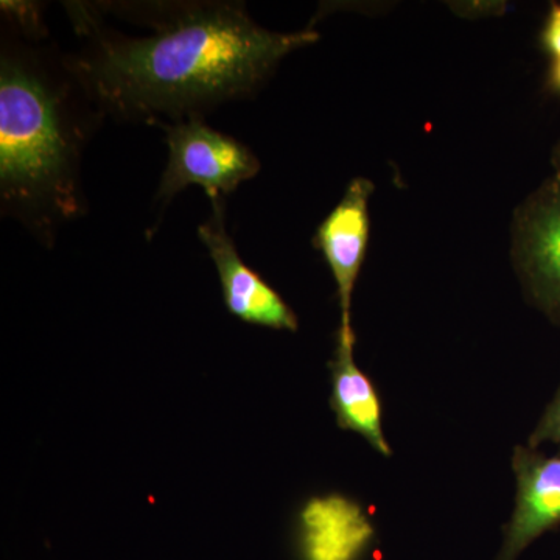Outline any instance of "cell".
<instances>
[{
  "instance_id": "obj_1",
  "label": "cell",
  "mask_w": 560,
  "mask_h": 560,
  "mask_svg": "<svg viewBox=\"0 0 560 560\" xmlns=\"http://www.w3.org/2000/svg\"><path fill=\"white\" fill-rule=\"evenodd\" d=\"M81 46L66 54L105 119L173 124L256 97L280 61L319 39L272 32L231 0L66 2Z\"/></svg>"
},
{
  "instance_id": "obj_2",
  "label": "cell",
  "mask_w": 560,
  "mask_h": 560,
  "mask_svg": "<svg viewBox=\"0 0 560 560\" xmlns=\"http://www.w3.org/2000/svg\"><path fill=\"white\" fill-rule=\"evenodd\" d=\"M103 120L49 33L2 22L0 210L44 248L86 215L84 150Z\"/></svg>"
},
{
  "instance_id": "obj_3",
  "label": "cell",
  "mask_w": 560,
  "mask_h": 560,
  "mask_svg": "<svg viewBox=\"0 0 560 560\" xmlns=\"http://www.w3.org/2000/svg\"><path fill=\"white\" fill-rule=\"evenodd\" d=\"M165 135L168 158L154 208L161 213L187 187L205 189L209 200L226 198L246 180L259 175L260 161L241 140L213 130L205 119L160 124Z\"/></svg>"
},
{
  "instance_id": "obj_4",
  "label": "cell",
  "mask_w": 560,
  "mask_h": 560,
  "mask_svg": "<svg viewBox=\"0 0 560 560\" xmlns=\"http://www.w3.org/2000/svg\"><path fill=\"white\" fill-rule=\"evenodd\" d=\"M511 253L530 302L560 327V179L555 175L515 210Z\"/></svg>"
},
{
  "instance_id": "obj_5",
  "label": "cell",
  "mask_w": 560,
  "mask_h": 560,
  "mask_svg": "<svg viewBox=\"0 0 560 560\" xmlns=\"http://www.w3.org/2000/svg\"><path fill=\"white\" fill-rule=\"evenodd\" d=\"M209 201L210 213L198 226V237L219 272L228 311L243 323L296 331L300 326L296 313L238 254L226 228V198Z\"/></svg>"
},
{
  "instance_id": "obj_6",
  "label": "cell",
  "mask_w": 560,
  "mask_h": 560,
  "mask_svg": "<svg viewBox=\"0 0 560 560\" xmlns=\"http://www.w3.org/2000/svg\"><path fill=\"white\" fill-rule=\"evenodd\" d=\"M512 469L517 480L515 510L504 526L497 560H517L534 540L560 526V456L517 445Z\"/></svg>"
},
{
  "instance_id": "obj_7",
  "label": "cell",
  "mask_w": 560,
  "mask_h": 560,
  "mask_svg": "<svg viewBox=\"0 0 560 560\" xmlns=\"http://www.w3.org/2000/svg\"><path fill=\"white\" fill-rule=\"evenodd\" d=\"M374 184L366 178L350 180L340 202L319 224L313 246L323 254L337 283L341 327L350 326V302L370 243V200Z\"/></svg>"
},
{
  "instance_id": "obj_8",
  "label": "cell",
  "mask_w": 560,
  "mask_h": 560,
  "mask_svg": "<svg viewBox=\"0 0 560 560\" xmlns=\"http://www.w3.org/2000/svg\"><path fill=\"white\" fill-rule=\"evenodd\" d=\"M355 335L352 327H340L330 361L331 396L330 408L338 427L353 431L370 442L383 456L393 455L383 433V407L374 383L353 360Z\"/></svg>"
},
{
  "instance_id": "obj_9",
  "label": "cell",
  "mask_w": 560,
  "mask_h": 560,
  "mask_svg": "<svg viewBox=\"0 0 560 560\" xmlns=\"http://www.w3.org/2000/svg\"><path fill=\"white\" fill-rule=\"evenodd\" d=\"M372 539V526L359 504L345 497H318L300 517V548L304 560H359Z\"/></svg>"
},
{
  "instance_id": "obj_10",
  "label": "cell",
  "mask_w": 560,
  "mask_h": 560,
  "mask_svg": "<svg viewBox=\"0 0 560 560\" xmlns=\"http://www.w3.org/2000/svg\"><path fill=\"white\" fill-rule=\"evenodd\" d=\"M547 442L560 447V385L555 397L545 408L536 430L529 436V447L537 448Z\"/></svg>"
},
{
  "instance_id": "obj_11",
  "label": "cell",
  "mask_w": 560,
  "mask_h": 560,
  "mask_svg": "<svg viewBox=\"0 0 560 560\" xmlns=\"http://www.w3.org/2000/svg\"><path fill=\"white\" fill-rule=\"evenodd\" d=\"M541 49L547 51L552 60L560 58V3H552L547 21L540 33Z\"/></svg>"
},
{
  "instance_id": "obj_12",
  "label": "cell",
  "mask_w": 560,
  "mask_h": 560,
  "mask_svg": "<svg viewBox=\"0 0 560 560\" xmlns=\"http://www.w3.org/2000/svg\"><path fill=\"white\" fill-rule=\"evenodd\" d=\"M547 84L552 92L560 95V58L551 61L550 70H548Z\"/></svg>"
},
{
  "instance_id": "obj_13",
  "label": "cell",
  "mask_w": 560,
  "mask_h": 560,
  "mask_svg": "<svg viewBox=\"0 0 560 560\" xmlns=\"http://www.w3.org/2000/svg\"><path fill=\"white\" fill-rule=\"evenodd\" d=\"M551 164L552 168H555L556 178L560 179V140L556 143L555 149H552Z\"/></svg>"
}]
</instances>
